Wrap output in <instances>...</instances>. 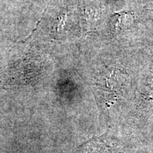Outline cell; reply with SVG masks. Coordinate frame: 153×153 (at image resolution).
<instances>
[{
    "label": "cell",
    "mask_w": 153,
    "mask_h": 153,
    "mask_svg": "<svg viewBox=\"0 0 153 153\" xmlns=\"http://www.w3.org/2000/svg\"><path fill=\"white\" fill-rule=\"evenodd\" d=\"M133 22V14L131 12L117 13L111 19L112 26L116 30L124 29L131 25Z\"/></svg>",
    "instance_id": "6da1fadb"
}]
</instances>
